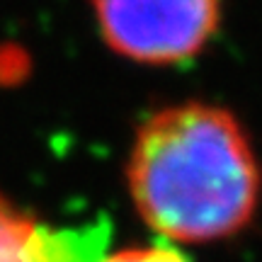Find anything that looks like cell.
Masks as SVG:
<instances>
[{
	"label": "cell",
	"mask_w": 262,
	"mask_h": 262,
	"mask_svg": "<svg viewBox=\"0 0 262 262\" xmlns=\"http://www.w3.org/2000/svg\"><path fill=\"white\" fill-rule=\"evenodd\" d=\"M131 202L170 243H214L257 211L262 172L243 124L206 102L172 104L139 126L126 163Z\"/></svg>",
	"instance_id": "1"
},
{
	"label": "cell",
	"mask_w": 262,
	"mask_h": 262,
	"mask_svg": "<svg viewBox=\"0 0 262 262\" xmlns=\"http://www.w3.org/2000/svg\"><path fill=\"white\" fill-rule=\"evenodd\" d=\"M93 5L104 44L143 66L194 58L221 22V0H93Z\"/></svg>",
	"instance_id": "2"
},
{
	"label": "cell",
	"mask_w": 262,
	"mask_h": 262,
	"mask_svg": "<svg viewBox=\"0 0 262 262\" xmlns=\"http://www.w3.org/2000/svg\"><path fill=\"white\" fill-rule=\"evenodd\" d=\"M107 243V226L80 231H51L39 224L27 250V262H95Z\"/></svg>",
	"instance_id": "3"
},
{
	"label": "cell",
	"mask_w": 262,
	"mask_h": 262,
	"mask_svg": "<svg viewBox=\"0 0 262 262\" xmlns=\"http://www.w3.org/2000/svg\"><path fill=\"white\" fill-rule=\"evenodd\" d=\"M39 224L0 194V262H27V250Z\"/></svg>",
	"instance_id": "4"
},
{
	"label": "cell",
	"mask_w": 262,
	"mask_h": 262,
	"mask_svg": "<svg viewBox=\"0 0 262 262\" xmlns=\"http://www.w3.org/2000/svg\"><path fill=\"white\" fill-rule=\"evenodd\" d=\"M95 262H189L187 255H182L178 248L165 243L143 245V248H124L112 255H100Z\"/></svg>",
	"instance_id": "5"
}]
</instances>
